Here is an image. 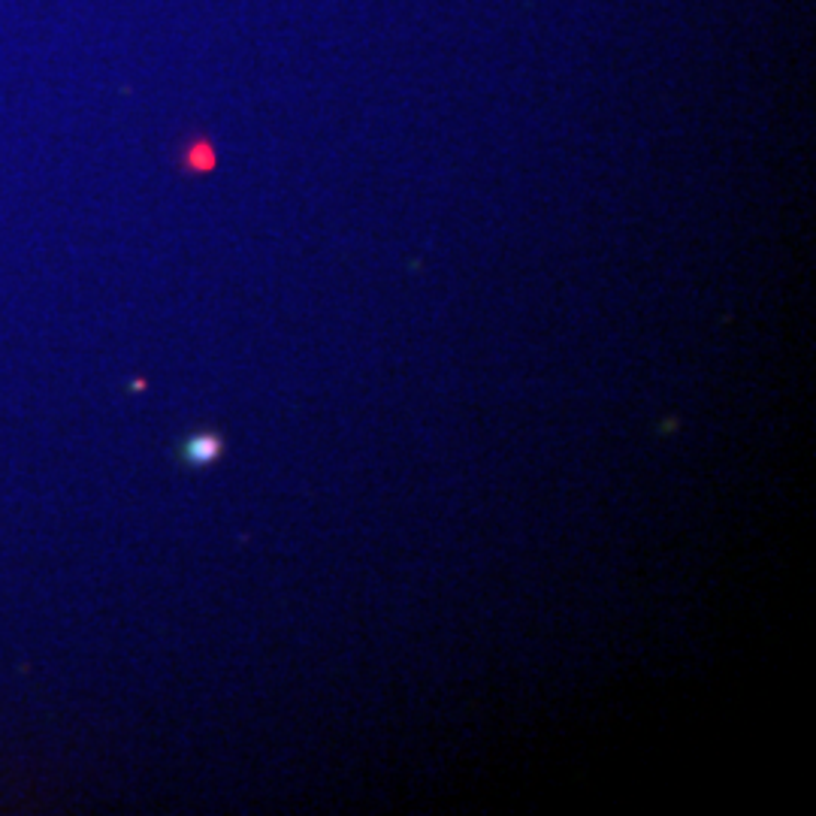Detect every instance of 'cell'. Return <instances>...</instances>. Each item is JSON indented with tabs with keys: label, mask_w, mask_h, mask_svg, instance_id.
Here are the masks:
<instances>
[{
	"label": "cell",
	"mask_w": 816,
	"mask_h": 816,
	"mask_svg": "<svg viewBox=\"0 0 816 816\" xmlns=\"http://www.w3.org/2000/svg\"><path fill=\"white\" fill-rule=\"evenodd\" d=\"M221 453V439L218 436H194L185 441V460L191 466H209Z\"/></svg>",
	"instance_id": "obj_1"
}]
</instances>
